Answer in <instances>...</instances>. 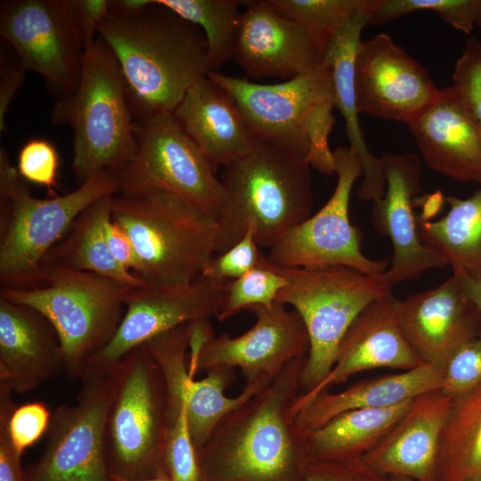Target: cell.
I'll list each match as a JSON object with an SVG mask.
<instances>
[{
    "mask_svg": "<svg viewBox=\"0 0 481 481\" xmlns=\"http://www.w3.org/2000/svg\"><path fill=\"white\" fill-rule=\"evenodd\" d=\"M306 356L218 422L196 450L201 481H306L312 458L289 409Z\"/></svg>",
    "mask_w": 481,
    "mask_h": 481,
    "instance_id": "cell-1",
    "label": "cell"
},
{
    "mask_svg": "<svg viewBox=\"0 0 481 481\" xmlns=\"http://www.w3.org/2000/svg\"><path fill=\"white\" fill-rule=\"evenodd\" d=\"M97 36L118 62L135 121L172 113L212 71L201 29L157 0L135 15L109 14Z\"/></svg>",
    "mask_w": 481,
    "mask_h": 481,
    "instance_id": "cell-2",
    "label": "cell"
},
{
    "mask_svg": "<svg viewBox=\"0 0 481 481\" xmlns=\"http://www.w3.org/2000/svg\"><path fill=\"white\" fill-rule=\"evenodd\" d=\"M225 208L217 219L215 254H222L256 227L260 248L271 249L311 216L312 167L304 159L256 138L251 150L225 166L220 179Z\"/></svg>",
    "mask_w": 481,
    "mask_h": 481,
    "instance_id": "cell-3",
    "label": "cell"
},
{
    "mask_svg": "<svg viewBox=\"0 0 481 481\" xmlns=\"http://www.w3.org/2000/svg\"><path fill=\"white\" fill-rule=\"evenodd\" d=\"M111 219L132 241L139 260L134 274L146 286L191 283L214 257L217 219L173 192L118 193Z\"/></svg>",
    "mask_w": 481,
    "mask_h": 481,
    "instance_id": "cell-4",
    "label": "cell"
},
{
    "mask_svg": "<svg viewBox=\"0 0 481 481\" xmlns=\"http://www.w3.org/2000/svg\"><path fill=\"white\" fill-rule=\"evenodd\" d=\"M52 122L72 131L71 169L79 184L105 171L120 172L136 149L135 119L118 62L99 36L85 49L71 94L55 99Z\"/></svg>",
    "mask_w": 481,
    "mask_h": 481,
    "instance_id": "cell-5",
    "label": "cell"
},
{
    "mask_svg": "<svg viewBox=\"0 0 481 481\" xmlns=\"http://www.w3.org/2000/svg\"><path fill=\"white\" fill-rule=\"evenodd\" d=\"M119 192L117 174L105 171L67 194L37 198L1 147L0 281L4 288L38 285L46 256L82 211L95 200Z\"/></svg>",
    "mask_w": 481,
    "mask_h": 481,
    "instance_id": "cell-6",
    "label": "cell"
},
{
    "mask_svg": "<svg viewBox=\"0 0 481 481\" xmlns=\"http://www.w3.org/2000/svg\"><path fill=\"white\" fill-rule=\"evenodd\" d=\"M132 288L94 273L44 265L38 285L2 288L0 297L31 307L48 320L60 340L64 373L79 379L87 360L115 335Z\"/></svg>",
    "mask_w": 481,
    "mask_h": 481,
    "instance_id": "cell-7",
    "label": "cell"
},
{
    "mask_svg": "<svg viewBox=\"0 0 481 481\" xmlns=\"http://www.w3.org/2000/svg\"><path fill=\"white\" fill-rule=\"evenodd\" d=\"M109 371L113 394L106 452L111 476L126 480L167 477L165 451L171 417L159 366L142 345Z\"/></svg>",
    "mask_w": 481,
    "mask_h": 481,
    "instance_id": "cell-8",
    "label": "cell"
},
{
    "mask_svg": "<svg viewBox=\"0 0 481 481\" xmlns=\"http://www.w3.org/2000/svg\"><path fill=\"white\" fill-rule=\"evenodd\" d=\"M269 265L288 281L276 301L293 306L308 334L310 347L301 375L300 394H305L330 373L339 344L360 312L391 294L393 288L384 273L371 275L346 266L307 269Z\"/></svg>",
    "mask_w": 481,
    "mask_h": 481,
    "instance_id": "cell-9",
    "label": "cell"
},
{
    "mask_svg": "<svg viewBox=\"0 0 481 481\" xmlns=\"http://www.w3.org/2000/svg\"><path fill=\"white\" fill-rule=\"evenodd\" d=\"M136 149L117 174L120 192L159 189L198 205L216 219L225 208V192L208 158L173 113L135 122Z\"/></svg>",
    "mask_w": 481,
    "mask_h": 481,
    "instance_id": "cell-10",
    "label": "cell"
},
{
    "mask_svg": "<svg viewBox=\"0 0 481 481\" xmlns=\"http://www.w3.org/2000/svg\"><path fill=\"white\" fill-rule=\"evenodd\" d=\"M257 320L238 337L210 334L208 322L192 324L188 366L192 375L218 367L239 368L245 386L259 392L269 387L292 361L306 356L309 338L295 310L275 301L250 310Z\"/></svg>",
    "mask_w": 481,
    "mask_h": 481,
    "instance_id": "cell-11",
    "label": "cell"
},
{
    "mask_svg": "<svg viewBox=\"0 0 481 481\" xmlns=\"http://www.w3.org/2000/svg\"><path fill=\"white\" fill-rule=\"evenodd\" d=\"M337 184L323 207L284 234L270 249L267 261L276 266L319 269L346 266L379 275L389 258L374 260L362 251V232L349 219V201L356 179L363 174L359 156L349 147L334 151Z\"/></svg>",
    "mask_w": 481,
    "mask_h": 481,
    "instance_id": "cell-12",
    "label": "cell"
},
{
    "mask_svg": "<svg viewBox=\"0 0 481 481\" xmlns=\"http://www.w3.org/2000/svg\"><path fill=\"white\" fill-rule=\"evenodd\" d=\"M79 379L76 403L52 412L47 443L25 470L27 481H114L106 452L111 373H85Z\"/></svg>",
    "mask_w": 481,
    "mask_h": 481,
    "instance_id": "cell-13",
    "label": "cell"
},
{
    "mask_svg": "<svg viewBox=\"0 0 481 481\" xmlns=\"http://www.w3.org/2000/svg\"><path fill=\"white\" fill-rule=\"evenodd\" d=\"M0 35L55 99L75 92L86 46L71 0L1 1Z\"/></svg>",
    "mask_w": 481,
    "mask_h": 481,
    "instance_id": "cell-14",
    "label": "cell"
},
{
    "mask_svg": "<svg viewBox=\"0 0 481 481\" xmlns=\"http://www.w3.org/2000/svg\"><path fill=\"white\" fill-rule=\"evenodd\" d=\"M208 77L232 97L256 138L306 159L309 118L321 102L333 99L332 71L325 61L307 73L273 85L215 70Z\"/></svg>",
    "mask_w": 481,
    "mask_h": 481,
    "instance_id": "cell-15",
    "label": "cell"
},
{
    "mask_svg": "<svg viewBox=\"0 0 481 481\" xmlns=\"http://www.w3.org/2000/svg\"><path fill=\"white\" fill-rule=\"evenodd\" d=\"M224 284L200 275L183 285L132 288L126 297L125 314L115 335L87 360L80 377L109 371L135 348L175 327L208 322L215 316Z\"/></svg>",
    "mask_w": 481,
    "mask_h": 481,
    "instance_id": "cell-16",
    "label": "cell"
},
{
    "mask_svg": "<svg viewBox=\"0 0 481 481\" xmlns=\"http://www.w3.org/2000/svg\"><path fill=\"white\" fill-rule=\"evenodd\" d=\"M355 88L359 113L407 126L439 93L428 70L386 33L361 40L355 61Z\"/></svg>",
    "mask_w": 481,
    "mask_h": 481,
    "instance_id": "cell-17",
    "label": "cell"
},
{
    "mask_svg": "<svg viewBox=\"0 0 481 481\" xmlns=\"http://www.w3.org/2000/svg\"><path fill=\"white\" fill-rule=\"evenodd\" d=\"M381 159L387 187L383 197L372 201L371 223L392 243L393 256L384 277L393 288L427 270L444 268L448 263L423 244L418 234L413 206L421 192L419 156L412 152L387 153Z\"/></svg>",
    "mask_w": 481,
    "mask_h": 481,
    "instance_id": "cell-18",
    "label": "cell"
},
{
    "mask_svg": "<svg viewBox=\"0 0 481 481\" xmlns=\"http://www.w3.org/2000/svg\"><path fill=\"white\" fill-rule=\"evenodd\" d=\"M400 304L401 300L391 293L372 301L360 312L339 344L331 371L314 389L297 396L289 409L291 418L314 396L355 374L377 368L404 371L424 363L403 333Z\"/></svg>",
    "mask_w": 481,
    "mask_h": 481,
    "instance_id": "cell-19",
    "label": "cell"
},
{
    "mask_svg": "<svg viewBox=\"0 0 481 481\" xmlns=\"http://www.w3.org/2000/svg\"><path fill=\"white\" fill-rule=\"evenodd\" d=\"M240 12L232 58L252 78H293L320 65L322 59L306 32L276 12L267 0H248Z\"/></svg>",
    "mask_w": 481,
    "mask_h": 481,
    "instance_id": "cell-20",
    "label": "cell"
},
{
    "mask_svg": "<svg viewBox=\"0 0 481 481\" xmlns=\"http://www.w3.org/2000/svg\"><path fill=\"white\" fill-rule=\"evenodd\" d=\"M399 320L421 361L443 371L457 349L481 333V310L454 274L434 289L401 300Z\"/></svg>",
    "mask_w": 481,
    "mask_h": 481,
    "instance_id": "cell-21",
    "label": "cell"
},
{
    "mask_svg": "<svg viewBox=\"0 0 481 481\" xmlns=\"http://www.w3.org/2000/svg\"><path fill=\"white\" fill-rule=\"evenodd\" d=\"M425 164L461 183L481 185V125L452 86L408 126Z\"/></svg>",
    "mask_w": 481,
    "mask_h": 481,
    "instance_id": "cell-22",
    "label": "cell"
},
{
    "mask_svg": "<svg viewBox=\"0 0 481 481\" xmlns=\"http://www.w3.org/2000/svg\"><path fill=\"white\" fill-rule=\"evenodd\" d=\"M452 399L441 389L415 397L404 415L362 460L390 477L437 481L439 443Z\"/></svg>",
    "mask_w": 481,
    "mask_h": 481,
    "instance_id": "cell-23",
    "label": "cell"
},
{
    "mask_svg": "<svg viewBox=\"0 0 481 481\" xmlns=\"http://www.w3.org/2000/svg\"><path fill=\"white\" fill-rule=\"evenodd\" d=\"M62 372L60 340L48 320L0 297V382L25 394Z\"/></svg>",
    "mask_w": 481,
    "mask_h": 481,
    "instance_id": "cell-24",
    "label": "cell"
},
{
    "mask_svg": "<svg viewBox=\"0 0 481 481\" xmlns=\"http://www.w3.org/2000/svg\"><path fill=\"white\" fill-rule=\"evenodd\" d=\"M172 113L215 169L245 156L256 141L235 101L208 76L187 90Z\"/></svg>",
    "mask_w": 481,
    "mask_h": 481,
    "instance_id": "cell-25",
    "label": "cell"
},
{
    "mask_svg": "<svg viewBox=\"0 0 481 481\" xmlns=\"http://www.w3.org/2000/svg\"><path fill=\"white\" fill-rule=\"evenodd\" d=\"M444 371L428 363L400 373L359 380L340 392L320 393L293 415L304 433L352 410L395 406L441 389Z\"/></svg>",
    "mask_w": 481,
    "mask_h": 481,
    "instance_id": "cell-26",
    "label": "cell"
},
{
    "mask_svg": "<svg viewBox=\"0 0 481 481\" xmlns=\"http://www.w3.org/2000/svg\"><path fill=\"white\" fill-rule=\"evenodd\" d=\"M368 4L358 11L332 39L322 60L331 68L333 100L345 120L349 147L359 156L363 181L357 195L363 200L383 197L387 182L382 159L371 153L365 142L358 119L355 88V61L361 35L367 25Z\"/></svg>",
    "mask_w": 481,
    "mask_h": 481,
    "instance_id": "cell-27",
    "label": "cell"
},
{
    "mask_svg": "<svg viewBox=\"0 0 481 481\" xmlns=\"http://www.w3.org/2000/svg\"><path fill=\"white\" fill-rule=\"evenodd\" d=\"M114 196L102 197L84 209L63 239L48 253L43 265L90 272L133 288L145 286L133 272L114 259L109 249L106 224L111 219Z\"/></svg>",
    "mask_w": 481,
    "mask_h": 481,
    "instance_id": "cell-28",
    "label": "cell"
},
{
    "mask_svg": "<svg viewBox=\"0 0 481 481\" xmlns=\"http://www.w3.org/2000/svg\"><path fill=\"white\" fill-rule=\"evenodd\" d=\"M412 400L391 407L348 411L322 427L306 432L312 460L346 461L362 459L404 415Z\"/></svg>",
    "mask_w": 481,
    "mask_h": 481,
    "instance_id": "cell-29",
    "label": "cell"
},
{
    "mask_svg": "<svg viewBox=\"0 0 481 481\" xmlns=\"http://www.w3.org/2000/svg\"><path fill=\"white\" fill-rule=\"evenodd\" d=\"M450 208L436 221L417 217L423 244L443 256L452 269L481 280V185L471 196L445 197Z\"/></svg>",
    "mask_w": 481,
    "mask_h": 481,
    "instance_id": "cell-30",
    "label": "cell"
},
{
    "mask_svg": "<svg viewBox=\"0 0 481 481\" xmlns=\"http://www.w3.org/2000/svg\"><path fill=\"white\" fill-rule=\"evenodd\" d=\"M437 481H481V386L452 399L439 443Z\"/></svg>",
    "mask_w": 481,
    "mask_h": 481,
    "instance_id": "cell-31",
    "label": "cell"
},
{
    "mask_svg": "<svg viewBox=\"0 0 481 481\" xmlns=\"http://www.w3.org/2000/svg\"><path fill=\"white\" fill-rule=\"evenodd\" d=\"M234 377V369L218 367L207 371L206 377L199 380L192 375L187 379L183 400L196 450L206 442L227 413L259 393L254 387L244 386L237 396H227L224 391Z\"/></svg>",
    "mask_w": 481,
    "mask_h": 481,
    "instance_id": "cell-32",
    "label": "cell"
},
{
    "mask_svg": "<svg viewBox=\"0 0 481 481\" xmlns=\"http://www.w3.org/2000/svg\"><path fill=\"white\" fill-rule=\"evenodd\" d=\"M203 32L212 71L232 58L240 17L239 0H157Z\"/></svg>",
    "mask_w": 481,
    "mask_h": 481,
    "instance_id": "cell-33",
    "label": "cell"
},
{
    "mask_svg": "<svg viewBox=\"0 0 481 481\" xmlns=\"http://www.w3.org/2000/svg\"><path fill=\"white\" fill-rule=\"evenodd\" d=\"M370 0H267L279 13L298 24L322 60L332 39Z\"/></svg>",
    "mask_w": 481,
    "mask_h": 481,
    "instance_id": "cell-34",
    "label": "cell"
},
{
    "mask_svg": "<svg viewBox=\"0 0 481 481\" xmlns=\"http://www.w3.org/2000/svg\"><path fill=\"white\" fill-rule=\"evenodd\" d=\"M284 275L266 260L238 279L225 282L218 298L215 317L224 321L243 310L270 306L287 286Z\"/></svg>",
    "mask_w": 481,
    "mask_h": 481,
    "instance_id": "cell-35",
    "label": "cell"
},
{
    "mask_svg": "<svg viewBox=\"0 0 481 481\" xmlns=\"http://www.w3.org/2000/svg\"><path fill=\"white\" fill-rule=\"evenodd\" d=\"M418 11H431L469 35L481 18V0H371L367 25L380 26Z\"/></svg>",
    "mask_w": 481,
    "mask_h": 481,
    "instance_id": "cell-36",
    "label": "cell"
},
{
    "mask_svg": "<svg viewBox=\"0 0 481 481\" xmlns=\"http://www.w3.org/2000/svg\"><path fill=\"white\" fill-rule=\"evenodd\" d=\"M165 464L170 481H201L197 451L189 428L185 401L170 426Z\"/></svg>",
    "mask_w": 481,
    "mask_h": 481,
    "instance_id": "cell-37",
    "label": "cell"
},
{
    "mask_svg": "<svg viewBox=\"0 0 481 481\" xmlns=\"http://www.w3.org/2000/svg\"><path fill=\"white\" fill-rule=\"evenodd\" d=\"M255 233L256 227L253 223H249L241 239L224 253L213 257L204 266L200 275L227 282L261 265L266 256L257 243Z\"/></svg>",
    "mask_w": 481,
    "mask_h": 481,
    "instance_id": "cell-38",
    "label": "cell"
},
{
    "mask_svg": "<svg viewBox=\"0 0 481 481\" xmlns=\"http://www.w3.org/2000/svg\"><path fill=\"white\" fill-rule=\"evenodd\" d=\"M481 386V333L466 342L448 360L441 390L455 398Z\"/></svg>",
    "mask_w": 481,
    "mask_h": 481,
    "instance_id": "cell-39",
    "label": "cell"
},
{
    "mask_svg": "<svg viewBox=\"0 0 481 481\" xmlns=\"http://www.w3.org/2000/svg\"><path fill=\"white\" fill-rule=\"evenodd\" d=\"M60 158L55 146L46 139L32 138L20 148L18 172L28 182L45 186L48 194L56 196Z\"/></svg>",
    "mask_w": 481,
    "mask_h": 481,
    "instance_id": "cell-40",
    "label": "cell"
},
{
    "mask_svg": "<svg viewBox=\"0 0 481 481\" xmlns=\"http://www.w3.org/2000/svg\"><path fill=\"white\" fill-rule=\"evenodd\" d=\"M452 86L481 125V42L469 37L452 75Z\"/></svg>",
    "mask_w": 481,
    "mask_h": 481,
    "instance_id": "cell-41",
    "label": "cell"
},
{
    "mask_svg": "<svg viewBox=\"0 0 481 481\" xmlns=\"http://www.w3.org/2000/svg\"><path fill=\"white\" fill-rule=\"evenodd\" d=\"M334 100L321 102L312 113L307 125L308 151L305 160L311 167L330 175L335 173L334 153L330 149L329 135L334 126Z\"/></svg>",
    "mask_w": 481,
    "mask_h": 481,
    "instance_id": "cell-42",
    "label": "cell"
},
{
    "mask_svg": "<svg viewBox=\"0 0 481 481\" xmlns=\"http://www.w3.org/2000/svg\"><path fill=\"white\" fill-rule=\"evenodd\" d=\"M52 412L42 402L16 406L9 420V433L16 450L22 454L49 428Z\"/></svg>",
    "mask_w": 481,
    "mask_h": 481,
    "instance_id": "cell-43",
    "label": "cell"
},
{
    "mask_svg": "<svg viewBox=\"0 0 481 481\" xmlns=\"http://www.w3.org/2000/svg\"><path fill=\"white\" fill-rule=\"evenodd\" d=\"M5 383L0 382V481H27L21 467V455L15 448L9 433L10 416L16 407Z\"/></svg>",
    "mask_w": 481,
    "mask_h": 481,
    "instance_id": "cell-44",
    "label": "cell"
},
{
    "mask_svg": "<svg viewBox=\"0 0 481 481\" xmlns=\"http://www.w3.org/2000/svg\"><path fill=\"white\" fill-rule=\"evenodd\" d=\"M306 481H392L370 468L362 459L346 461L312 460L306 469Z\"/></svg>",
    "mask_w": 481,
    "mask_h": 481,
    "instance_id": "cell-45",
    "label": "cell"
},
{
    "mask_svg": "<svg viewBox=\"0 0 481 481\" xmlns=\"http://www.w3.org/2000/svg\"><path fill=\"white\" fill-rule=\"evenodd\" d=\"M27 70L11 46L3 39L0 47V133L6 131V113L25 81Z\"/></svg>",
    "mask_w": 481,
    "mask_h": 481,
    "instance_id": "cell-46",
    "label": "cell"
},
{
    "mask_svg": "<svg viewBox=\"0 0 481 481\" xmlns=\"http://www.w3.org/2000/svg\"><path fill=\"white\" fill-rule=\"evenodd\" d=\"M85 46L97 37L100 23L110 14L109 0H71Z\"/></svg>",
    "mask_w": 481,
    "mask_h": 481,
    "instance_id": "cell-47",
    "label": "cell"
},
{
    "mask_svg": "<svg viewBox=\"0 0 481 481\" xmlns=\"http://www.w3.org/2000/svg\"><path fill=\"white\" fill-rule=\"evenodd\" d=\"M106 237L114 259L126 269L133 270V273H136L139 268V260L132 241L112 219L106 224Z\"/></svg>",
    "mask_w": 481,
    "mask_h": 481,
    "instance_id": "cell-48",
    "label": "cell"
},
{
    "mask_svg": "<svg viewBox=\"0 0 481 481\" xmlns=\"http://www.w3.org/2000/svg\"><path fill=\"white\" fill-rule=\"evenodd\" d=\"M466 296L481 310V280L469 276L460 269H452Z\"/></svg>",
    "mask_w": 481,
    "mask_h": 481,
    "instance_id": "cell-49",
    "label": "cell"
},
{
    "mask_svg": "<svg viewBox=\"0 0 481 481\" xmlns=\"http://www.w3.org/2000/svg\"><path fill=\"white\" fill-rule=\"evenodd\" d=\"M151 0H109L110 14L130 16L140 13Z\"/></svg>",
    "mask_w": 481,
    "mask_h": 481,
    "instance_id": "cell-50",
    "label": "cell"
},
{
    "mask_svg": "<svg viewBox=\"0 0 481 481\" xmlns=\"http://www.w3.org/2000/svg\"><path fill=\"white\" fill-rule=\"evenodd\" d=\"M114 481H170V479L167 477H159L155 478H150V479H143V480H126L122 479L117 477L111 476Z\"/></svg>",
    "mask_w": 481,
    "mask_h": 481,
    "instance_id": "cell-51",
    "label": "cell"
},
{
    "mask_svg": "<svg viewBox=\"0 0 481 481\" xmlns=\"http://www.w3.org/2000/svg\"><path fill=\"white\" fill-rule=\"evenodd\" d=\"M392 481H414L411 478L404 477H392Z\"/></svg>",
    "mask_w": 481,
    "mask_h": 481,
    "instance_id": "cell-52",
    "label": "cell"
},
{
    "mask_svg": "<svg viewBox=\"0 0 481 481\" xmlns=\"http://www.w3.org/2000/svg\"><path fill=\"white\" fill-rule=\"evenodd\" d=\"M477 26L481 28V18H480V20H479V21H478Z\"/></svg>",
    "mask_w": 481,
    "mask_h": 481,
    "instance_id": "cell-53",
    "label": "cell"
}]
</instances>
